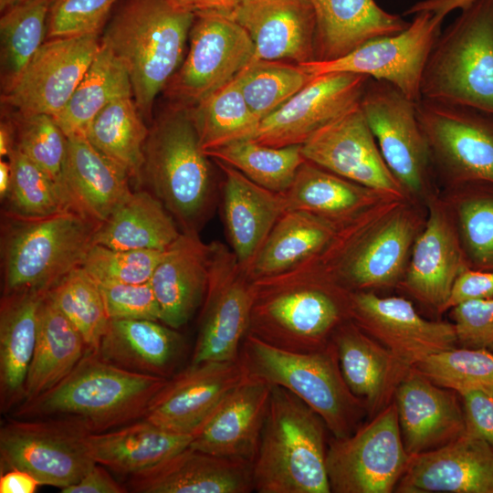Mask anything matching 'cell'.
<instances>
[{"label":"cell","mask_w":493,"mask_h":493,"mask_svg":"<svg viewBox=\"0 0 493 493\" xmlns=\"http://www.w3.org/2000/svg\"><path fill=\"white\" fill-rule=\"evenodd\" d=\"M192 110L179 106L155 121L144 146L143 175L181 231L198 232L216 189Z\"/></svg>","instance_id":"8"},{"label":"cell","mask_w":493,"mask_h":493,"mask_svg":"<svg viewBox=\"0 0 493 493\" xmlns=\"http://www.w3.org/2000/svg\"><path fill=\"white\" fill-rule=\"evenodd\" d=\"M254 280L230 247L210 243L208 283L191 362L238 360L248 333Z\"/></svg>","instance_id":"15"},{"label":"cell","mask_w":493,"mask_h":493,"mask_svg":"<svg viewBox=\"0 0 493 493\" xmlns=\"http://www.w3.org/2000/svg\"><path fill=\"white\" fill-rule=\"evenodd\" d=\"M272 385L245 375L203 426L190 446L215 456L253 462Z\"/></svg>","instance_id":"27"},{"label":"cell","mask_w":493,"mask_h":493,"mask_svg":"<svg viewBox=\"0 0 493 493\" xmlns=\"http://www.w3.org/2000/svg\"><path fill=\"white\" fill-rule=\"evenodd\" d=\"M351 299L350 290L303 266L254 280L248 333L286 351L323 349L351 320Z\"/></svg>","instance_id":"2"},{"label":"cell","mask_w":493,"mask_h":493,"mask_svg":"<svg viewBox=\"0 0 493 493\" xmlns=\"http://www.w3.org/2000/svg\"><path fill=\"white\" fill-rule=\"evenodd\" d=\"M449 311L457 346L493 351V298L467 301Z\"/></svg>","instance_id":"54"},{"label":"cell","mask_w":493,"mask_h":493,"mask_svg":"<svg viewBox=\"0 0 493 493\" xmlns=\"http://www.w3.org/2000/svg\"><path fill=\"white\" fill-rule=\"evenodd\" d=\"M100 42L97 34L47 39L16 84L1 95L2 104L19 116L57 115L84 77Z\"/></svg>","instance_id":"17"},{"label":"cell","mask_w":493,"mask_h":493,"mask_svg":"<svg viewBox=\"0 0 493 493\" xmlns=\"http://www.w3.org/2000/svg\"><path fill=\"white\" fill-rule=\"evenodd\" d=\"M2 220L3 294L50 290L81 267L100 226L72 209L41 216L5 211Z\"/></svg>","instance_id":"6"},{"label":"cell","mask_w":493,"mask_h":493,"mask_svg":"<svg viewBox=\"0 0 493 493\" xmlns=\"http://www.w3.org/2000/svg\"><path fill=\"white\" fill-rule=\"evenodd\" d=\"M237 77L247 106L260 121L315 78L296 63L256 59Z\"/></svg>","instance_id":"46"},{"label":"cell","mask_w":493,"mask_h":493,"mask_svg":"<svg viewBox=\"0 0 493 493\" xmlns=\"http://www.w3.org/2000/svg\"><path fill=\"white\" fill-rule=\"evenodd\" d=\"M181 234L163 204L147 191H137L100 224L93 244L120 250H165Z\"/></svg>","instance_id":"39"},{"label":"cell","mask_w":493,"mask_h":493,"mask_svg":"<svg viewBox=\"0 0 493 493\" xmlns=\"http://www.w3.org/2000/svg\"><path fill=\"white\" fill-rule=\"evenodd\" d=\"M332 341L344 381L364 403L367 420L371 419L393 401L397 386L412 367L351 320L335 331Z\"/></svg>","instance_id":"30"},{"label":"cell","mask_w":493,"mask_h":493,"mask_svg":"<svg viewBox=\"0 0 493 493\" xmlns=\"http://www.w3.org/2000/svg\"><path fill=\"white\" fill-rule=\"evenodd\" d=\"M132 95L124 64L102 42L84 77L54 121L67 137L85 135L96 115L112 100Z\"/></svg>","instance_id":"40"},{"label":"cell","mask_w":493,"mask_h":493,"mask_svg":"<svg viewBox=\"0 0 493 493\" xmlns=\"http://www.w3.org/2000/svg\"><path fill=\"white\" fill-rule=\"evenodd\" d=\"M459 395L465 415V433L493 446V386L468 389Z\"/></svg>","instance_id":"55"},{"label":"cell","mask_w":493,"mask_h":493,"mask_svg":"<svg viewBox=\"0 0 493 493\" xmlns=\"http://www.w3.org/2000/svg\"><path fill=\"white\" fill-rule=\"evenodd\" d=\"M410 457L393 401L351 435L329 440L326 468L330 492H394Z\"/></svg>","instance_id":"13"},{"label":"cell","mask_w":493,"mask_h":493,"mask_svg":"<svg viewBox=\"0 0 493 493\" xmlns=\"http://www.w3.org/2000/svg\"><path fill=\"white\" fill-rule=\"evenodd\" d=\"M12 172L10 162L1 159L0 161V198L5 201L10 188Z\"/></svg>","instance_id":"61"},{"label":"cell","mask_w":493,"mask_h":493,"mask_svg":"<svg viewBox=\"0 0 493 493\" xmlns=\"http://www.w3.org/2000/svg\"><path fill=\"white\" fill-rule=\"evenodd\" d=\"M339 226L312 214L286 210L247 272L253 280L287 273L320 253Z\"/></svg>","instance_id":"38"},{"label":"cell","mask_w":493,"mask_h":493,"mask_svg":"<svg viewBox=\"0 0 493 493\" xmlns=\"http://www.w3.org/2000/svg\"><path fill=\"white\" fill-rule=\"evenodd\" d=\"M462 10L428 56L421 99L493 114V0H474Z\"/></svg>","instance_id":"9"},{"label":"cell","mask_w":493,"mask_h":493,"mask_svg":"<svg viewBox=\"0 0 493 493\" xmlns=\"http://www.w3.org/2000/svg\"><path fill=\"white\" fill-rule=\"evenodd\" d=\"M16 143V125L11 117L2 119L0 123V156L9 157Z\"/></svg>","instance_id":"60"},{"label":"cell","mask_w":493,"mask_h":493,"mask_svg":"<svg viewBox=\"0 0 493 493\" xmlns=\"http://www.w3.org/2000/svg\"><path fill=\"white\" fill-rule=\"evenodd\" d=\"M89 434L70 419L9 416L0 428V474L16 468L28 472L41 486L63 489L76 484L96 464Z\"/></svg>","instance_id":"10"},{"label":"cell","mask_w":493,"mask_h":493,"mask_svg":"<svg viewBox=\"0 0 493 493\" xmlns=\"http://www.w3.org/2000/svg\"><path fill=\"white\" fill-rule=\"evenodd\" d=\"M149 131L133 97L129 96L118 98L103 108L89 124L85 136L100 152L140 184Z\"/></svg>","instance_id":"41"},{"label":"cell","mask_w":493,"mask_h":493,"mask_svg":"<svg viewBox=\"0 0 493 493\" xmlns=\"http://www.w3.org/2000/svg\"><path fill=\"white\" fill-rule=\"evenodd\" d=\"M176 5L193 12L230 16L244 0H172Z\"/></svg>","instance_id":"59"},{"label":"cell","mask_w":493,"mask_h":493,"mask_svg":"<svg viewBox=\"0 0 493 493\" xmlns=\"http://www.w3.org/2000/svg\"><path fill=\"white\" fill-rule=\"evenodd\" d=\"M163 251L120 250L92 244L81 267L98 284H141L150 281Z\"/></svg>","instance_id":"51"},{"label":"cell","mask_w":493,"mask_h":493,"mask_svg":"<svg viewBox=\"0 0 493 493\" xmlns=\"http://www.w3.org/2000/svg\"><path fill=\"white\" fill-rule=\"evenodd\" d=\"M399 493H493V446L464 434L438 449L411 456Z\"/></svg>","instance_id":"24"},{"label":"cell","mask_w":493,"mask_h":493,"mask_svg":"<svg viewBox=\"0 0 493 493\" xmlns=\"http://www.w3.org/2000/svg\"><path fill=\"white\" fill-rule=\"evenodd\" d=\"M87 350L79 331L47 293L39 308L37 341L26 378L24 401L58 383Z\"/></svg>","instance_id":"37"},{"label":"cell","mask_w":493,"mask_h":493,"mask_svg":"<svg viewBox=\"0 0 493 493\" xmlns=\"http://www.w3.org/2000/svg\"><path fill=\"white\" fill-rule=\"evenodd\" d=\"M426 214L425 205L409 199L385 200L340 226L330 243L300 266L351 292L396 288Z\"/></svg>","instance_id":"1"},{"label":"cell","mask_w":493,"mask_h":493,"mask_svg":"<svg viewBox=\"0 0 493 493\" xmlns=\"http://www.w3.org/2000/svg\"><path fill=\"white\" fill-rule=\"evenodd\" d=\"M393 401L410 456L438 449L466 432L459 393L435 384L413 367L397 386Z\"/></svg>","instance_id":"23"},{"label":"cell","mask_w":493,"mask_h":493,"mask_svg":"<svg viewBox=\"0 0 493 493\" xmlns=\"http://www.w3.org/2000/svg\"><path fill=\"white\" fill-rule=\"evenodd\" d=\"M229 16L250 36L253 59L315 60L316 20L308 0H244Z\"/></svg>","instance_id":"25"},{"label":"cell","mask_w":493,"mask_h":493,"mask_svg":"<svg viewBox=\"0 0 493 493\" xmlns=\"http://www.w3.org/2000/svg\"><path fill=\"white\" fill-rule=\"evenodd\" d=\"M238 362L246 376L286 388L324 421L333 437L353 434L367 418L364 403L342 376L331 342L313 351H291L272 346L247 333Z\"/></svg>","instance_id":"7"},{"label":"cell","mask_w":493,"mask_h":493,"mask_svg":"<svg viewBox=\"0 0 493 493\" xmlns=\"http://www.w3.org/2000/svg\"><path fill=\"white\" fill-rule=\"evenodd\" d=\"M52 0H27L8 6L0 19L1 90L8 92L45 42Z\"/></svg>","instance_id":"43"},{"label":"cell","mask_w":493,"mask_h":493,"mask_svg":"<svg viewBox=\"0 0 493 493\" xmlns=\"http://www.w3.org/2000/svg\"><path fill=\"white\" fill-rule=\"evenodd\" d=\"M118 0H52L47 38L100 35Z\"/></svg>","instance_id":"52"},{"label":"cell","mask_w":493,"mask_h":493,"mask_svg":"<svg viewBox=\"0 0 493 493\" xmlns=\"http://www.w3.org/2000/svg\"><path fill=\"white\" fill-rule=\"evenodd\" d=\"M301 151L307 161L350 181L408 199L387 167L360 105L317 131Z\"/></svg>","instance_id":"22"},{"label":"cell","mask_w":493,"mask_h":493,"mask_svg":"<svg viewBox=\"0 0 493 493\" xmlns=\"http://www.w3.org/2000/svg\"><path fill=\"white\" fill-rule=\"evenodd\" d=\"M316 20L315 60L339 58L363 43L404 30L410 23L375 0H308Z\"/></svg>","instance_id":"33"},{"label":"cell","mask_w":493,"mask_h":493,"mask_svg":"<svg viewBox=\"0 0 493 493\" xmlns=\"http://www.w3.org/2000/svg\"><path fill=\"white\" fill-rule=\"evenodd\" d=\"M110 320L144 319L161 321L152 287L141 284H98Z\"/></svg>","instance_id":"53"},{"label":"cell","mask_w":493,"mask_h":493,"mask_svg":"<svg viewBox=\"0 0 493 493\" xmlns=\"http://www.w3.org/2000/svg\"><path fill=\"white\" fill-rule=\"evenodd\" d=\"M62 493H127L125 484L119 483L105 467H94L76 484L61 489Z\"/></svg>","instance_id":"57"},{"label":"cell","mask_w":493,"mask_h":493,"mask_svg":"<svg viewBox=\"0 0 493 493\" xmlns=\"http://www.w3.org/2000/svg\"><path fill=\"white\" fill-rule=\"evenodd\" d=\"M284 194L288 210L304 211L339 226L375 205L396 197L350 181L309 161L299 167Z\"/></svg>","instance_id":"36"},{"label":"cell","mask_w":493,"mask_h":493,"mask_svg":"<svg viewBox=\"0 0 493 493\" xmlns=\"http://www.w3.org/2000/svg\"><path fill=\"white\" fill-rule=\"evenodd\" d=\"M351 320L409 367L457 346L453 322L425 319L401 296L351 292Z\"/></svg>","instance_id":"18"},{"label":"cell","mask_w":493,"mask_h":493,"mask_svg":"<svg viewBox=\"0 0 493 493\" xmlns=\"http://www.w3.org/2000/svg\"><path fill=\"white\" fill-rule=\"evenodd\" d=\"M244 378L238 360L191 362L166 379L142 418L169 432L194 435Z\"/></svg>","instance_id":"21"},{"label":"cell","mask_w":493,"mask_h":493,"mask_svg":"<svg viewBox=\"0 0 493 493\" xmlns=\"http://www.w3.org/2000/svg\"><path fill=\"white\" fill-rule=\"evenodd\" d=\"M439 193L453 217L467 267L493 269V184L465 183Z\"/></svg>","instance_id":"42"},{"label":"cell","mask_w":493,"mask_h":493,"mask_svg":"<svg viewBox=\"0 0 493 493\" xmlns=\"http://www.w3.org/2000/svg\"><path fill=\"white\" fill-rule=\"evenodd\" d=\"M193 437L169 432L142 418L112 430L90 433L88 442L97 464L130 477L188 447Z\"/></svg>","instance_id":"35"},{"label":"cell","mask_w":493,"mask_h":493,"mask_svg":"<svg viewBox=\"0 0 493 493\" xmlns=\"http://www.w3.org/2000/svg\"><path fill=\"white\" fill-rule=\"evenodd\" d=\"M323 419L286 388L272 385L252 462L258 493H330Z\"/></svg>","instance_id":"5"},{"label":"cell","mask_w":493,"mask_h":493,"mask_svg":"<svg viewBox=\"0 0 493 493\" xmlns=\"http://www.w3.org/2000/svg\"><path fill=\"white\" fill-rule=\"evenodd\" d=\"M10 117L16 125V147L47 174L70 207L65 185L68 137L50 115Z\"/></svg>","instance_id":"48"},{"label":"cell","mask_w":493,"mask_h":493,"mask_svg":"<svg viewBox=\"0 0 493 493\" xmlns=\"http://www.w3.org/2000/svg\"><path fill=\"white\" fill-rule=\"evenodd\" d=\"M11 0H0V9L4 12L9 5Z\"/></svg>","instance_id":"62"},{"label":"cell","mask_w":493,"mask_h":493,"mask_svg":"<svg viewBox=\"0 0 493 493\" xmlns=\"http://www.w3.org/2000/svg\"><path fill=\"white\" fill-rule=\"evenodd\" d=\"M186 58L166 86L179 106L196 105L233 80L253 59L254 43L229 16L195 14Z\"/></svg>","instance_id":"16"},{"label":"cell","mask_w":493,"mask_h":493,"mask_svg":"<svg viewBox=\"0 0 493 493\" xmlns=\"http://www.w3.org/2000/svg\"><path fill=\"white\" fill-rule=\"evenodd\" d=\"M416 115L443 187L493 184V114L469 106L421 99Z\"/></svg>","instance_id":"12"},{"label":"cell","mask_w":493,"mask_h":493,"mask_svg":"<svg viewBox=\"0 0 493 493\" xmlns=\"http://www.w3.org/2000/svg\"><path fill=\"white\" fill-rule=\"evenodd\" d=\"M493 298V269L481 270L466 267L457 276L444 312L461 303Z\"/></svg>","instance_id":"56"},{"label":"cell","mask_w":493,"mask_h":493,"mask_svg":"<svg viewBox=\"0 0 493 493\" xmlns=\"http://www.w3.org/2000/svg\"><path fill=\"white\" fill-rule=\"evenodd\" d=\"M129 179L85 135L68 137L65 185L73 210L101 224L132 194Z\"/></svg>","instance_id":"31"},{"label":"cell","mask_w":493,"mask_h":493,"mask_svg":"<svg viewBox=\"0 0 493 493\" xmlns=\"http://www.w3.org/2000/svg\"><path fill=\"white\" fill-rule=\"evenodd\" d=\"M237 76L192 110L204 152L249 140L259 127L261 121L247 106Z\"/></svg>","instance_id":"44"},{"label":"cell","mask_w":493,"mask_h":493,"mask_svg":"<svg viewBox=\"0 0 493 493\" xmlns=\"http://www.w3.org/2000/svg\"><path fill=\"white\" fill-rule=\"evenodd\" d=\"M0 475L1 493H34L41 486L36 477L21 469H9Z\"/></svg>","instance_id":"58"},{"label":"cell","mask_w":493,"mask_h":493,"mask_svg":"<svg viewBox=\"0 0 493 493\" xmlns=\"http://www.w3.org/2000/svg\"><path fill=\"white\" fill-rule=\"evenodd\" d=\"M205 152L277 193H285L290 187L298 170L307 161L301 145L271 147L252 140L237 141Z\"/></svg>","instance_id":"45"},{"label":"cell","mask_w":493,"mask_h":493,"mask_svg":"<svg viewBox=\"0 0 493 493\" xmlns=\"http://www.w3.org/2000/svg\"><path fill=\"white\" fill-rule=\"evenodd\" d=\"M413 368L435 384L458 393L493 386V351L485 349L456 346L430 355Z\"/></svg>","instance_id":"50"},{"label":"cell","mask_w":493,"mask_h":493,"mask_svg":"<svg viewBox=\"0 0 493 493\" xmlns=\"http://www.w3.org/2000/svg\"><path fill=\"white\" fill-rule=\"evenodd\" d=\"M415 103L392 84L371 79L360 106L387 167L407 198L425 205L437 192L436 181Z\"/></svg>","instance_id":"11"},{"label":"cell","mask_w":493,"mask_h":493,"mask_svg":"<svg viewBox=\"0 0 493 493\" xmlns=\"http://www.w3.org/2000/svg\"><path fill=\"white\" fill-rule=\"evenodd\" d=\"M403 31L372 38L332 60L299 64L313 77L351 72L386 81L412 100H421L420 85L428 56L447 15L440 9H421Z\"/></svg>","instance_id":"14"},{"label":"cell","mask_w":493,"mask_h":493,"mask_svg":"<svg viewBox=\"0 0 493 493\" xmlns=\"http://www.w3.org/2000/svg\"><path fill=\"white\" fill-rule=\"evenodd\" d=\"M224 174L222 214L231 250L250 267L271 229L288 210L284 193L264 188L242 173L215 161Z\"/></svg>","instance_id":"29"},{"label":"cell","mask_w":493,"mask_h":493,"mask_svg":"<svg viewBox=\"0 0 493 493\" xmlns=\"http://www.w3.org/2000/svg\"><path fill=\"white\" fill-rule=\"evenodd\" d=\"M165 381L122 369L87 350L58 383L9 414L17 418L70 419L90 433H101L142 419Z\"/></svg>","instance_id":"3"},{"label":"cell","mask_w":493,"mask_h":493,"mask_svg":"<svg viewBox=\"0 0 493 493\" xmlns=\"http://www.w3.org/2000/svg\"><path fill=\"white\" fill-rule=\"evenodd\" d=\"M8 159L12 179L4 201L7 204L5 211L25 216H41L71 209L47 174L17 147Z\"/></svg>","instance_id":"49"},{"label":"cell","mask_w":493,"mask_h":493,"mask_svg":"<svg viewBox=\"0 0 493 493\" xmlns=\"http://www.w3.org/2000/svg\"><path fill=\"white\" fill-rule=\"evenodd\" d=\"M25 1H27V0H11L10 5L19 4V3H22V2H25Z\"/></svg>","instance_id":"63"},{"label":"cell","mask_w":493,"mask_h":493,"mask_svg":"<svg viewBox=\"0 0 493 493\" xmlns=\"http://www.w3.org/2000/svg\"><path fill=\"white\" fill-rule=\"evenodd\" d=\"M210 244L198 232L181 231L163 251L150 283L161 309V322L179 329L201 308L208 283Z\"/></svg>","instance_id":"28"},{"label":"cell","mask_w":493,"mask_h":493,"mask_svg":"<svg viewBox=\"0 0 493 493\" xmlns=\"http://www.w3.org/2000/svg\"><path fill=\"white\" fill-rule=\"evenodd\" d=\"M370 79L351 72L316 76L262 119L249 140L271 147L302 145L317 131L359 106Z\"/></svg>","instance_id":"19"},{"label":"cell","mask_w":493,"mask_h":493,"mask_svg":"<svg viewBox=\"0 0 493 493\" xmlns=\"http://www.w3.org/2000/svg\"><path fill=\"white\" fill-rule=\"evenodd\" d=\"M425 207V224L396 289L442 315L457 276L467 265L453 217L439 192L427 199Z\"/></svg>","instance_id":"20"},{"label":"cell","mask_w":493,"mask_h":493,"mask_svg":"<svg viewBox=\"0 0 493 493\" xmlns=\"http://www.w3.org/2000/svg\"><path fill=\"white\" fill-rule=\"evenodd\" d=\"M134 493H248L252 463L208 454L190 446L159 465L127 477Z\"/></svg>","instance_id":"26"},{"label":"cell","mask_w":493,"mask_h":493,"mask_svg":"<svg viewBox=\"0 0 493 493\" xmlns=\"http://www.w3.org/2000/svg\"><path fill=\"white\" fill-rule=\"evenodd\" d=\"M194 17L172 0H125L107 25L101 42L126 67L143 118L183 63Z\"/></svg>","instance_id":"4"},{"label":"cell","mask_w":493,"mask_h":493,"mask_svg":"<svg viewBox=\"0 0 493 493\" xmlns=\"http://www.w3.org/2000/svg\"><path fill=\"white\" fill-rule=\"evenodd\" d=\"M47 292L4 293L0 303V409L9 414L24 401L33 357L39 308Z\"/></svg>","instance_id":"34"},{"label":"cell","mask_w":493,"mask_h":493,"mask_svg":"<svg viewBox=\"0 0 493 493\" xmlns=\"http://www.w3.org/2000/svg\"><path fill=\"white\" fill-rule=\"evenodd\" d=\"M184 351L183 336L161 321L110 320L97 353L122 369L170 378Z\"/></svg>","instance_id":"32"},{"label":"cell","mask_w":493,"mask_h":493,"mask_svg":"<svg viewBox=\"0 0 493 493\" xmlns=\"http://www.w3.org/2000/svg\"><path fill=\"white\" fill-rule=\"evenodd\" d=\"M47 294L79 331L88 350L97 351L110 320L98 283L79 267Z\"/></svg>","instance_id":"47"}]
</instances>
